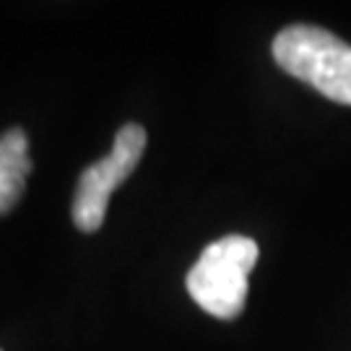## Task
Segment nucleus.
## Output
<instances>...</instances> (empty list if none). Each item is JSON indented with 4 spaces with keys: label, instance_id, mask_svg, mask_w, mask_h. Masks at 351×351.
<instances>
[{
    "label": "nucleus",
    "instance_id": "f257e3e1",
    "mask_svg": "<svg viewBox=\"0 0 351 351\" xmlns=\"http://www.w3.org/2000/svg\"><path fill=\"white\" fill-rule=\"evenodd\" d=\"M281 71L317 88L326 99L351 104V45L320 26L297 24L274 39Z\"/></svg>",
    "mask_w": 351,
    "mask_h": 351
},
{
    "label": "nucleus",
    "instance_id": "f03ea898",
    "mask_svg": "<svg viewBox=\"0 0 351 351\" xmlns=\"http://www.w3.org/2000/svg\"><path fill=\"white\" fill-rule=\"evenodd\" d=\"M258 261L255 239L229 234L211 242L188 274L193 302L219 320H234L245 310L247 276Z\"/></svg>",
    "mask_w": 351,
    "mask_h": 351
},
{
    "label": "nucleus",
    "instance_id": "7ed1b4c3",
    "mask_svg": "<svg viewBox=\"0 0 351 351\" xmlns=\"http://www.w3.org/2000/svg\"><path fill=\"white\" fill-rule=\"evenodd\" d=\"M146 149V130L138 123H128L117 130L112 151L84 169L73 195V224L81 232H97L104 224V213L110 195L125 182L130 172L138 167Z\"/></svg>",
    "mask_w": 351,
    "mask_h": 351
},
{
    "label": "nucleus",
    "instance_id": "20e7f679",
    "mask_svg": "<svg viewBox=\"0 0 351 351\" xmlns=\"http://www.w3.org/2000/svg\"><path fill=\"white\" fill-rule=\"evenodd\" d=\"M29 172V138L21 128H11L0 136V216L19 206Z\"/></svg>",
    "mask_w": 351,
    "mask_h": 351
}]
</instances>
